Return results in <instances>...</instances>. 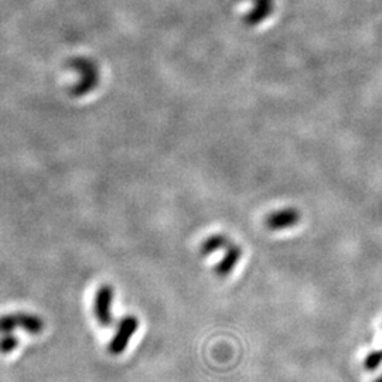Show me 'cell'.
<instances>
[{
	"label": "cell",
	"mask_w": 382,
	"mask_h": 382,
	"mask_svg": "<svg viewBox=\"0 0 382 382\" xmlns=\"http://www.w3.org/2000/svg\"><path fill=\"white\" fill-rule=\"evenodd\" d=\"M15 329H23L30 334H39L44 329V322L33 315L16 313L0 318V334H9Z\"/></svg>",
	"instance_id": "cell-1"
},
{
	"label": "cell",
	"mask_w": 382,
	"mask_h": 382,
	"mask_svg": "<svg viewBox=\"0 0 382 382\" xmlns=\"http://www.w3.org/2000/svg\"><path fill=\"white\" fill-rule=\"evenodd\" d=\"M300 221H301L300 211L293 207H286L268 214L265 218V226L269 231L282 233L286 231V229L296 226L297 224H300Z\"/></svg>",
	"instance_id": "cell-2"
},
{
	"label": "cell",
	"mask_w": 382,
	"mask_h": 382,
	"mask_svg": "<svg viewBox=\"0 0 382 382\" xmlns=\"http://www.w3.org/2000/svg\"><path fill=\"white\" fill-rule=\"evenodd\" d=\"M137 327H139V320L135 316L123 318L119 322L118 330L108 346V351L114 355L122 354L126 350V347L129 346V341L133 337V334L136 333Z\"/></svg>",
	"instance_id": "cell-3"
},
{
	"label": "cell",
	"mask_w": 382,
	"mask_h": 382,
	"mask_svg": "<svg viewBox=\"0 0 382 382\" xmlns=\"http://www.w3.org/2000/svg\"><path fill=\"white\" fill-rule=\"evenodd\" d=\"M112 299H114V290L109 285H104L97 293L94 313L98 323L102 327H109L112 325V315H111Z\"/></svg>",
	"instance_id": "cell-4"
},
{
	"label": "cell",
	"mask_w": 382,
	"mask_h": 382,
	"mask_svg": "<svg viewBox=\"0 0 382 382\" xmlns=\"http://www.w3.org/2000/svg\"><path fill=\"white\" fill-rule=\"evenodd\" d=\"M74 67L79 68V72L83 75V80H80L79 87L74 88V93H76L75 95H81V94L88 93L90 90H93L97 84V80H98L95 65L91 64L90 61L79 60V61L74 62Z\"/></svg>",
	"instance_id": "cell-5"
},
{
	"label": "cell",
	"mask_w": 382,
	"mask_h": 382,
	"mask_svg": "<svg viewBox=\"0 0 382 382\" xmlns=\"http://www.w3.org/2000/svg\"><path fill=\"white\" fill-rule=\"evenodd\" d=\"M241 258H243V248L236 245L234 243H231V244H229V247L226 248V252L224 254L219 264L215 266V273L219 278L228 276L229 273H231L236 269V266L238 265Z\"/></svg>",
	"instance_id": "cell-6"
},
{
	"label": "cell",
	"mask_w": 382,
	"mask_h": 382,
	"mask_svg": "<svg viewBox=\"0 0 382 382\" xmlns=\"http://www.w3.org/2000/svg\"><path fill=\"white\" fill-rule=\"evenodd\" d=\"M229 243H231V241H229L225 236H221V234L212 236V237L207 238V240L203 243V245H201V254H203V255H212V254H215L217 251L226 248V245H228Z\"/></svg>",
	"instance_id": "cell-7"
},
{
	"label": "cell",
	"mask_w": 382,
	"mask_h": 382,
	"mask_svg": "<svg viewBox=\"0 0 382 382\" xmlns=\"http://www.w3.org/2000/svg\"><path fill=\"white\" fill-rule=\"evenodd\" d=\"M382 364V350L379 351H371L364 358V369L368 372L376 371Z\"/></svg>",
	"instance_id": "cell-8"
},
{
	"label": "cell",
	"mask_w": 382,
	"mask_h": 382,
	"mask_svg": "<svg viewBox=\"0 0 382 382\" xmlns=\"http://www.w3.org/2000/svg\"><path fill=\"white\" fill-rule=\"evenodd\" d=\"M18 346H19V339L12 334H6L0 339V351H2L4 354L13 351L15 348H18Z\"/></svg>",
	"instance_id": "cell-9"
},
{
	"label": "cell",
	"mask_w": 382,
	"mask_h": 382,
	"mask_svg": "<svg viewBox=\"0 0 382 382\" xmlns=\"http://www.w3.org/2000/svg\"><path fill=\"white\" fill-rule=\"evenodd\" d=\"M374 382H382V374H381V375H379V376H378V378H376Z\"/></svg>",
	"instance_id": "cell-10"
}]
</instances>
